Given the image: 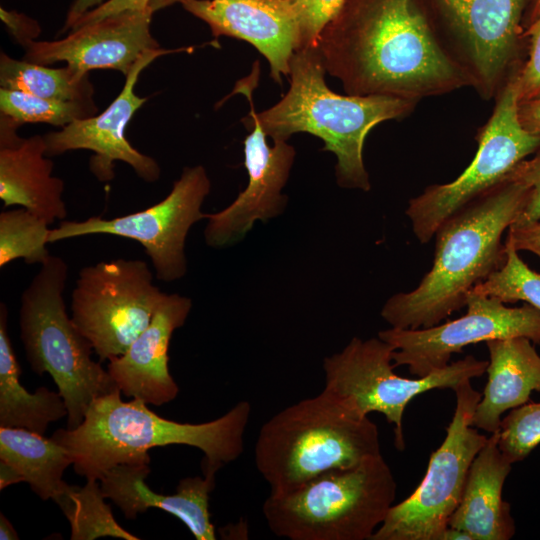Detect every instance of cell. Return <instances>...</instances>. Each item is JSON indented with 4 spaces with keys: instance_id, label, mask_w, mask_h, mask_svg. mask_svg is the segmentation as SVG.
<instances>
[{
    "instance_id": "cell-36",
    "label": "cell",
    "mask_w": 540,
    "mask_h": 540,
    "mask_svg": "<svg viewBox=\"0 0 540 540\" xmlns=\"http://www.w3.org/2000/svg\"><path fill=\"white\" fill-rule=\"evenodd\" d=\"M505 243L519 251H529L540 258V220L520 226H510Z\"/></svg>"
},
{
    "instance_id": "cell-11",
    "label": "cell",
    "mask_w": 540,
    "mask_h": 540,
    "mask_svg": "<svg viewBox=\"0 0 540 540\" xmlns=\"http://www.w3.org/2000/svg\"><path fill=\"white\" fill-rule=\"evenodd\" d=\"M164 294L145 261H100L80 269L71 318L103 362L127 350L151 322Z\"/></svg>"
},
{
    "instance_id": "cell-29",
    "label": "cell",
    "mask_w": 540,
    "mask_h": 540,
    "mask_svg": "<svg viewBox=\"0 0 540 540\" xmlns=\"http://www.w3.org/2000/svg\"><path fill=\"white\" fill-rule=\"evenodd\" d=\"M97 111L94 101L51 100L21 91L0 89L1 114L19 126L26 123H45L64 127L76 120L94 116Z\"/></svg>"
},
{
    "instance_id": "cell-30",
    "label": "cell",
    "mask_w": 540,
    "mask_h": 540,
    "mask_svg": "<svg viewBox=\"0 0 540 540\" xmlns=\"http://www.w3.org/2000/svg\"><path fill=\"white\" fill-rule=\"evenodd\" d=\"M504 245L506 260L503 266L471 292L494 296L504 303L522 301L540 310V273L532 270L514 247Z\"/></svg>"
},
{
    "instance_id": "cell-40",
    "label": "cell",
    "mask_w": 540,
    "mask_h": 540,
    "mask_svg": "<svg viewBox=\"0 0 540 540\" xmlns=\"http://www.w3.org/2000/svg\"><path fill=\"white\" fill-rule=\"evenodd\" d=\"M18 482H23L19 472L10 464L0 460V490Z\"/></svg>"
},
{
    "instance_id": "cell-10",
    "label": "cell",
    "mask_w": 540,
    "mask_h": 540,
    "mask_svg": "<svg viewBox=\"0 0 540 540\" xmlns=\"http://www.w3.org/2000/svg\"><path fill=\"white\" fill-rule=\"evenodd\" d=\"M518 104L513 76L497 95L493 113L478 133V149L469 166L454 181L431 185L409 201L406 215L421 243L429 242L444 221L502 182L540 148V135L521 125Z\"/></svg>"
},
{
    "instance_id": "cell-1",
    "label": "cell",
    "mask_w": 540,
    "mask_h": 540,
    "mask_svg": "<svg viewBox=\"0 0 540 540\" xmlns=\"http://www.w3.org/2000/svg\"><path fill=\"white\" fill-rule=\"evenodd\" d=\"M317 47L349 95L417 102L472 86L418 0H345Z\"/></svg>"
},
{
    "instance_id": "cell-7",
    "label": "cell",
    "mask_w": 540,
    "mask_h": 540,
    "mask_svg": "<svg viewBox=\"0 0 540 540\" xmlns=\"http://www.w3.org/2000/svg\"><path fill=\"white\" fill-rule=\"evenodd\" d=\"M395 495L393 473L381 454L270 493L262 511L269 529L290 540H371Z\"/></svg>"
},
{
    "instance_id": "cell-24",
    "label": "cell",
    "mask_w": 540,
    "mask_h": 540,
    "mask_svg": "<svg viewBox=\"0 0 540 540\" xmlns=\"http://www.w3.org/2000/svg\"><path fill=\"white\" fill-rule=\"evenodd\" d=\"M8 310L0 303V427L25 428L44 435L48 425L67 416L59 392L45 386L28 392L20 382L21 368L7 331Z\"/></svg>"
},
{
    "instance_id": "cell-3",
    "label": "cell",
    "mask_w": 540,
    "mask_h": 540,
    "mask_svg": "<svg viewBox=\"0 0 540 540\" xmlns=\"http://www.w3.org/2000/svg\"><path fill=\"white\" fill-rule=\"evenodd\" d=\"M121 394L117 389L96 398L77 428L57 429L51 437L69 452L75 473L86 480H99L119 464H150L148 451L155 447L179 444L200 449L203 474H216L243 452L251 414L245 400L212 421L194 424L163 418L139 399L123 401Z\"/></svg>"
},
{
    "instance_id": "cell-2",
    "label": "cell",
    "mask_w": 540,
    "mask_h": 540,
    "mask_svg": "<svg viewBox=\"0 0 540 540\" xmlns=\"http://www.w3.org/2000/svg\"><path fill=\"white\" fill-rule=\"evenodd\" d=\"M529 190L509 174L444 221L434 236L431 269L414 290L391 296L382 318L394 328H428L466 306L472 289L503 266L502 234L523 210Z\"/></svg>"
},
{
    "instance_id": "cell-32",
    "label": "cell",
    "mask_w": 540,
    "mask_h": 540,
    "mask_svg": "<svg viewBox=\"0 0 540 540\" xmlns=\"http://www.w3.org/2000/svg\"><path fill=\"white\" fill-rule=\"evenodd\" d=\"M300 24L298 50L317 47L324 27L337 14L345 0H289Z\"/></svg>"
},
{
    "instance_id": "cell-31",
    "label": "cell",
    "mask_w": 540,
    "mask_h": 540,
    "mask_svg": "<svg viewBox=\"0 0 540 540\" xmlns=\"http://www.w3.org/2000/svg\"><path fill=\"white\" fill-rule=\"evenodd\" d=\"M540 444V402L510 410L501 420L498 445L512 463L524 460Z\"/></svg>"
},
{
    "instance_id": "cell-43",
    "label": "cell",
    "mask_w": 540,
    "mask_h": 540,
    "mask_svg": "<svg viewBox=\"0 0 540 540\" xmlns=\"http://www.w3.org/2000/svg\"><path fill=\"white\" fill-rule=\"evenodd\" d=\"M179 2V0H152L150 3V8L152 12H156L164 7H167L171 4Z\"/></svg>"
},
{
    "instance_id": "cell-23",
    "label": "cell",
    "mask_w": 540,
    "mask_h": 540,
    "mask_svg": "<svg viewBox=\"0 0 540 540\" xmlns=\"http://www.w3.org/2000/svg\"><path fill=\"white\" fill-rule=\"evenodd\" d=\"M525 337L485 342L489 352L487 382L472 425L488 433L500 429L502 415L530 402L540 392V355Z\"/></svg>"
},
{
    "instance_id": "cell-39",
    "label": "cell",
    "mask_w": 540,
    "mask_h": 540,
    "mask_svg": "<svg viewBox=\"0 0 540 540\" xmlns=\"http://www.w3.org/2000/svg\"><path fill=\"white\" fill-rule=\"evenodd\" d=\"M106 0H74L68 9L61 33L71 30L77 21L89 11L99 7Z\"/></svg>"
},
{
    "instance_id": "cell-35",
    "label": "cell",
    "mask_w": 540,
    "mask_h": 540,
    "mask_svg": "<svg viewBox=\"0 0 540 540\" xmlns=\"http://www.w3.org/2000/svg\"><path fill=\"white\" fill-rule=\"evenodd\" d=\"M152 0H106L99 7L89 11L73 26L76 29L85 24L96 22L105 17L128 11V10H145L150 8ZM70 30V31H71Z\"/></svg>"
},
{
    "instance_id": "cell-6",
    "label": "cell",
    "mask_w": 540,
    "mask_h": 540,
    "mask_svg": "<svg viewBox=\"0 0 540 540\" xmlns=\"http://www.w3.org/2000/svg\"><path fill=\"white\" fill-rule=\"evenodd\" d=\"M68 273L59 256L40 265L21 294L19 329L27 362L39 376L50 374L66 404V428L73 430L93 400L118 387L100 361L92 359V344L66 312Z\"/></svg>"
},
{
    "instance_id": "cell-28",
    "label": "cell",
    "mask_w": 540,
    "mask_h": 540,
    "mask_svg": "<svg viewBox=\"0 0 540 540\" xmlns=\"http://www.w3.org/2000/svg\"><path fill=\"white\" fill-rule=\"evenodd\" d=\"M49 224L20 207L0 213V267L22 258L27 264H42L51 256L46 245Z\"/></svg>"
},
{
    "instance_id": "cell-33",
    "label": "cell",
    "mask_w": 540,
    "mask_h": 540,
    "mask_svg": "<svg viewBox=\"0 0 540 540\" xmlns=\"http://www.w3.org/2000/svg\"><path fill=\"white\" fill-rule=\"evenodd\" d=\"M527 36L530 40L528 60L514 76L519 102L540 96V17L532 21Z\"/></svg>"
},
{
    "instance_id": "cell-4",
    "label": "cell",
    "mask_w": 540,
    "mask_h": 540,
    "mask_svg": "<svg viewBox=\"0 0 540 540\" xmlns=\"http://www.w3.org/2000/svg\"><path fill=\"white\" fill-rule=\"evenodd\" d=\"M325 72L318 47L295 51L288 92L258 114L259 122L273 141H287L298 132L319 137L324 150L337 157L339 185L368 191L363 162L368 133L381 122L407 116L417 102L385 95H340L327 86Z\"/></svg>"
},
{
    "instance_id": "cell-38",
    "label": "cell",
    "mask_w": 540,
    "mask_h": 540,
    "mask_svg": "<svg viewBox=\"0 0 540 540\" xmlns=\"http://www.w3.org/2000/svg\"><path fill=\"white\" fill-rule=\"evenodd\" d=\"M518 117L527 131L540 135V96L519 102Z\"/></svg>"
},
{
    "instance_id": "cell-19",
    "label": "cell",
    "mask_w": 540,
    "mask_h": 540,
    "mask_svg": "<svg viewBox=\"0 0 540 540\" xmlns=\"http://www.w3.org/2000/svg\"><path fill=\"white\" fill-rule=\"evenodd\" d=\"M191 308L188 297L165 293L149 325L122 355L108 360L107 371L124 396L155 406L177 397L179 387L169 372L168 349Z\"/></svg>"
},
{
    "instance_id": "cell-37",
    "label": "cell",
    "mask_w": 540,
    "mask_h": 540,
    "mask_svg": "<svg viewBox=\"0 0 540 540\" xmlns=\"http://www.w3.org/2000/svg\"><path fill=\"white\" fill-rule=\"evenodd\" d=\"M0 15L2 21L23 46L33 40L32 37H35L39 33L38 23L24 14L1 8Z\"/></svg>"
},
{
    "instance_id": "cell-42",
    "label": "cell",
    "mask_w": 540,
    "mask_h": 540,
    "mask_svg": "<svg viewBox=\"0 0 540 540\" xmlns=\"http://www.w3.org/2000/svg\"><path fill=\"white\" fill-rule=\"evenodd\" d=\"M441 540H472V538L466 532L448 526L443 532Z\"/></svg>"
},
{
    "instance_id": "cell-25",
    "label": "cell",
    "mask_w": 540,
    "mask_h": 540,
    "mask_svg": "<svg viewBox=\"0 0 540 540\" xmlns=\"http://www.w3.org/2000/svg\"><path fill=\"white\" fill-rule=\"evenodd\" d=\"M0 460L14 467L42 500H54L63 491V473L74 462L52 438L19 427H0Z\"/></svg>"
},
{
    "instance_id": "cell-15",
    "label": "cell",
    "mask_w": 540,
    "mask_h": 540,
    "mask_svg": "<svg viewBox=\"0 0 540 540\" xmlns=\"http://www.w3.org/2000/svg\"><path fill=\"white\" fill-rule=\"evenodd\" d=\"M253 83L239 82L236 90L250 103V134L244 140V165L248 184L236 199L217 213L206 214L204 239L208 246L222 248L241 240L257 220L263 222L279 215L286 197L281 194L295 158V149L284 140L267 143V135L258 119L252 100Z\"/></svg>"
},
{
    "instance_id": "cell-9",
    "label": "cell",
    "mask_w": 540,
    "mask_h": 540,
    "mask_svg": "<svg viewBox=\"0 0 540 540\" xmlns=\"http://www.w3.org/2000/svg\"><path fill=\"white\" fill-rule=\"evenodd\" d=\"M456 405L446 437L429 459L414 492L388 514L371 540H441L457 508L469 468L488 437L472 425L482 393L465 380L454 389Z\"/></svg>"
},
{
    "instance_id": "cell-13",
    "label": "cell",
    "mask_w": 540,
    "mask_h": 540,
    "mask_svg": "<svg viewBox=\"0 0 540 540\" xmlns=\"http://www.w3.org/2000/svg\"><path fill=\"white\" fill-rule=\"evenodd\" d=\"M465 315L428 328L391 327L378 337L394 347V367L406 365L415 377L446 367L452 354L468 345L525 337L540 344V310L525 303L508 307L494 296L470 292Z\"/></svg>"
},
{
    "instance_id": "cell-18",
    "label": "cell",
    "mask_w": 540,
    "mask_h": 540,
    "mask_svg": "<svg viewBox=\"0 0 540 540\" xmlns=\"http://www.w3.org/2000/svg\"><path fill=\"white\" fill-rule=\"evenodd\" d=\"M204 21L213 36L234 37L253 45L268 61L271 78L281 84L300 45L298 15L289 0H179Z\"/></svg>"
},
{
    "instance_id": "cell-16",
    "label": "cell",
    "mask_w": 540,
    "mask_h": 540,
    "mask_svg": "<svg viewBox=\"0 0 540 540\" xmlns=\"http://www.w3.org/2000/svg\"><path fill=\"white\" fill-rule=\"evenodd\" d=\"M171 50L158 49L145 53L134 65L120 94L99 115L76 120L61 130L43 135L48 157L72 150L93 152L89 160L91 173L100 182L114 179V162L122 161L133 168L145 182L160 177L157 161L135 149L125 136V130L135 112L147 101L135 93L140 73L157 57Z\"/></svg>"
},
{
    "instance_id": "cell-27",
    "label": "cell",
    "mask_w": 540,
    "mask_h": 540,
    "mask_svg": "<svg viewBox=\"0 0 540 540\" xmlns=\"http://www.w3.org/2000/svg\"><path fill=\"white\" fill-rule=\"evenodd\" d=\"M97 479H87L84 486L66 484L54 501L71 527V540H94L114 537L139 540L115 520L111 507L104 501Z\"/></svg>"
},
{
    "instance_id": "cell-20",
    "label": "cell",
    "mask_w": 540,
    "mask_h": 540,
    "mask_svg": "<svg viewBox=\"0 0 540 540\" xmlns=\"http://www.w3.org/2000/svg\"><path fill=\"white\" fill-rule=\"evenodd\" d=\"M20 126L0 115V199L4 207L20 206L49 225L67 216L64 182L53 176L43 136L22 138Z\"/></svg>"
},
{
    "instance_id": "cell-44",
    "label": "cell",
    "mask_w": 540,
    "mask_h": 540,
    "mask_svg": "<svg viewBox=\"0 0 540 540\" xmlns=\"http://www.w3.org/2000/svg\"><path fill=\"white\" fill-rule=\"evenodd\" d=\"M540 17V0H535V6L532 12V20H536Z\"/></svg>"
},
{
    "instance_id": "cell-34",
    "label": "cell",
    "mask_w": 540,
    "mask_h": 540,
    "mask_svg": "<svg viewBox=\"0 0 540 540\" xmlns=\"http://www.w3.org/2000/svg\"><path fill=\"white\" fill-rule=\"evenodd\" d=\"M529 187L523 210L511 226H520L540 220V153L534 158L523 160L510 173Z\"/></svg>"
},
{
    "instance_id": "cell-8",
    "label": "cell",
    "mask_w": 540,
    "mask_h": 540,
    "mask_svg": "<svg viewBox=\"0 0 540 540\" xmlns=\"http://www.w3.org/2000/svg\"><path fill=\"white\" fill-rule=\"evenodd\" d=\"M394 347L379 337H354L345 348L323 361L324 389L363 415L383 414L394 425L395 445L404 448L402 420L408 403L433 389H454L465 380L482 376L488 361L468 355L423 377L406 378L394 373Z\"/></svg>"
},
{
    "instance_id": "cell-26",
    "label": "cell",
    "mask_w": 540,
    "mask_h": 540,
    "mask_svg": "<svg viewBox=\"0 0 540 540\" xmlns=\"http://www.w3.org/2000/svg\"><path fill=\"white\" fill-rule=\"evenodd\" d=\"M0 86L40 98L93 102L94 87L88 73L66 66L49 68L0 54Z\"/></svg>"
},
{
    "instance_id": "cell-41",
    "label": "cell",
    "mask_w": 540,
    "mask_h": 540,
    "mask_svg": "<svg viewBox=\"0 0 540 540\" xmlns=\"http://www.w3.org/2000/svg\"><path fill=\"white\" fill-rule=\"evenodd\" d=\"M0 539L1 540H18L19 536L7 517L0 513Z\"/></svg>"
},
{
    "instance_id": "cell-12",
    "label": "cell",
    "mask_w": 540,
    "mask_h": 540,
    "mask_svg": "<svg viewBox=\"0 0 540 540\" xmlns=\"http://www.w3.org/2000/svg\"><path fill=\"white\" fill-rule=\"evenodd\" d=\"M210 189L203 166L185 167L170 193L158 203L111 219L92 216L82 221H62L50 229L48 242L92 234L135 240L149 256L156 278L172 282L187 272L185 241L192 225L206 218L201 207Z\"/></svg>"
},
{
    "instance_id": "cell-21",
    "label": "cell",
    "mask_w": 540,
    "mask_h": 540,
    "mask_svg": "<svg viewBox=\"0 0 540 540\" xmlns=\"http://www.w3.org/2000/svg\"><path fill=\"white\" fill-rule=\"evenodd\" d=\"M149 464H119L99 479L105 498L111 499L125 518L135 520L150 508H159L181 520L196 540H215L209 497L215 487V475L186 477L179 481L171 495L152 491L145 480Z\"/></svg>"
},
{
    "instance_id": "cell-17",
    "label": "cell",
    "mask_w": 540,
    "mask_h": 540,
    "mask_svg": "<svg viewBox=\"0 0 540 540\" xmlns=\"http://www.w3.org/2000/svg\"><path fill=\"white\" fill-rule=\"evenodd\" d=\"M152 14L151 8L128 10L73 29L59 40H31L23 59L45 66L64 61L84 73L112 69L127 77L145 53L160 49L150 31Z\"/></svg>"
},
{
    "instance_id": "cell-22",
    "label": "cell",
    "mask_w": 540,
    "mask_h": 540,
    "mask_svg": "<svg viewBox=\"0 0 540 540\" xmlns=\"http://www.w3.org/2000/svg\"><path fill=\"white\" fill-rule=\"evenodd\" d=\"M499 430L492 433L469 468L460 502L448 526L472 540H509L515 534L511 505L503 499V485L512 463L501 452Z\"/></svg>"
},
{
    "instance_id": "cell-5",
    "label": "cell",
    "mask_w": 540,
    "mask_h": 540,
    "mask_svg": "<svg viewBox=\"0 0 540 540\" xmlns=\"http://www.w3.org/2000/svg\"><path fill=\"white\" fill-rule=\"evenodd\" d=\"M378 455L376 424L325 389L272 416L255 444L256 467L275 494Z\"/></svg>"
},
{
    "instance_id": "cell-14",
    "label": "cell",
    "mask_w": 540,
    "mask_h": 540,
    "mask_svg": "<svg viewBox=\"0 0 540 540\" xmlns=\"http://www.w3.org/2000/svg\"><path fill=\"white\" fill-rule=\"evenodd\" d=\"M448 48L484 99L498 95L514 57L525 0H432Z\"/></svg>"
}]
</instances>
